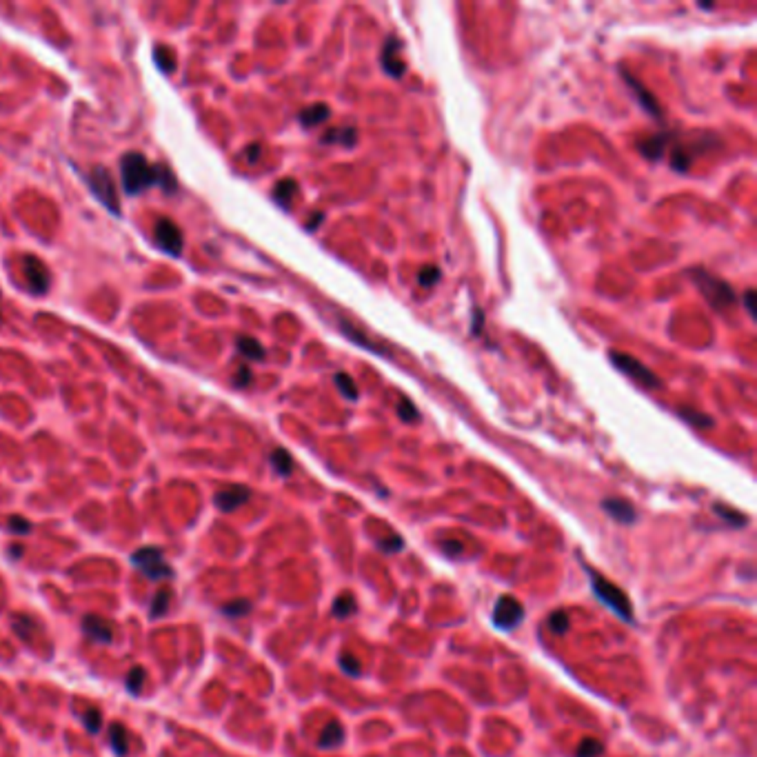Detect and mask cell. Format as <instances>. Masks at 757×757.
Masks as SVG:
<instances>
[{
	"instance_id": "6da1fadb",
	"label": "cell",
	"mask_w": 757,
	"mask_h": 757,
	"mask_svg": "<svg viewBox=\"0 0 757 757\" xmlns=\"http://www.w3.org/2000/svg\"><path fill=\"white\" fill-rule=\"evenodd\" d=\"M120 178H122V187L129 196H138L144 189L154 187V184H162L167 191H176L174 176L164 167H154V164L138 152H129L122 156Z\"/></svg>"
},
{
	"instance_id": "7a4b0ae2",
	"label": "cell",
	"mask_w": 757,
	"mask_h": 757,
	"mask_svg": "<svg viewBox=\"0 0 757 757\" xmlns=\"http://www.w3.org/2000/svg\"><path fill=\"white\" fill-rule=\"evenodd\" d=\"M588 576H591V588H593L595 598L611 608L613 613H618L624 622H633V606L624 591L620 586L611 584L604 576L595 573L593 568H588Z\"/></svg>"
},
{
	"instance_id": "3957f363",
	"label": "cell",
	"mask_w": 757,
	"mask_h": 757,
	"mask_svg": "<svg viewBox=\"0 0 757 757\" xmlns=\"http://www.w3.org/2000/svg\"><path fill=\"white\" fill-rule=\"evenodd\" d=\"M691 278L697 285V289L704 293V298L709 300V305L713 309L722 311V309H729V307L735 305V291L724 280L715 278V275L706 273L704 269H693Z\"/></svg>"
},
{
	"instance_id": "277c9868",
	"label": "cell",
	"mask_w": 757,
	"mask_h": 757,
	"mask_svg": "<svg viewBox=\"0 0 757 757\" xmlns=\"http://www.w3.org/2000/svg\"><path fill=\"white\" fill-rule=\"evenodd\" d=\"M132 564L134 568H138L144 578H149L154 582L160 580H169L174 578V568L164 560L162 551L158 546H142L138 551L132 553Z\"/></svg>"
},
{
	"instance_id": "5b68a950",
	"label": "cell",
	"mask_w": 757,
	"mask_h": 757,
	"mask_svg": "<svg viewBox=\"0 0 757 757\" xmlns=\"http://www.w3.org/2000/svg\"><path fill=\"white\" fill-rule=\"evenodd\" d=\"M608 356H611V362L620 369L624 376H629L637 384L646 386V389H657V386H662V380L651 371L649 366H644L637 358L626 356V354H615V351H611Z\"/></svg>"
},
{
	"instance_id": "8992f818",
	"label": "cell",
	"mask_w": 757,
	"mask_h": 757,
	"mask_svg": "<svg viewBox=\"0 0 757 757\" xmlns=\"http://www.w3.org/2000/svg\"><path fill=\"white\" fill-rule=\"evenodd\" d=\"M89 187L94 189L96 198L102 202V205L112 211L114 216L120 213V200H118V191H116V184H114V178L112 174H109L105 167H94L91 169V176H89Z\"/></svg>"
},
{
	"instance_id": "52a82bcc",
	"label": "cell",
	"mask_w": 757,
	"mask_h": 757,
	"mask_svg": "<svg viewBox=\"0 0 757 757\" xmlns=\"http://www.w3.org/2000/svg\"><path fill=\"white\" fill-rule=\"evenodd\" d=\"M524 620V608L513 595H500L493 606V624L502 631H511Z\"/></svg>"
},
{
	"instance_id": "ba28073f",
	"label": "cell",
	"mask_w": 757,
	"mask_h": 757,
	"mask_svg": "<svg viewBox=\"0 0 757 757\" xmlns=\"http://www.w3.org/2000/svg\"><path fill=\"white\" fill-rule=\"evenodd\" d=\"M21 269H23V278L27 282V289L31 293H47L51 275H49V269L45 267L43 260H38V258H33V255H23Z\"/></svg>"
},
{
	"instance_id": "9c48e42d",
	"label": "cell",
	"mask_w": 757,
	"mask_h": 757,
	"mask_svg": "<svg viewBox=\"0 0 757 757\" xmlns=\"http://www.w3.org/2000/svg\"><path fill=\"white\" fill-rule=\"evenodd\" d=\"M156 243L162 251H167L169 255H180L182 251V233L178 229V225L169 218H160L156 223V231H154Z\"/></svg>"
},
{
	"instance_id": "30bf717a",
	"label": "cell",
	"mask_w": 757,
	"mask_h": 757,
	"mask_svg": "<svg viewBox=\"0 0 757 757\" xmlns=\"http://www.w3.org/2000/svg\"><path fill=\"white\" fill-rule=\"evenodd\" d=\"M251 497V491L243 485H233V487H227L223 491H218L213 495V504L223 511V513H231L235 509L243 507L247 500Z\"/></svg>"
},
{
	"instance_id": "8fae6325",
	"label": "cell",
	"mask_w": 757,
	"mask_h": 757,
	"mask_svg": "<svg viewBox=\"0 0 757 757\" xmlns=\"http://www.w3.org/2000/svg\"><path fill=\"white\" fill-rule=\"evenodd\" d=\"M83 631L89 640H94L96 644H112L114 642V629L107 620L87 613L83 618Z\"/></svg>"
},
{
	"instance_id": "7c38bea8",
	"label": "cell",
	"mask_w": 757,
	"mask_h": 757,
	"mask_svg": "<svg viewBox=\"0 0 757 757\" xmlns=\"http://www.w3.org/2000/svg\"><path fill=\"white\" fill-rule=\"evenodd\" d=\"M398 53H400V43L396 38H389V41H386V45L382 47L380 65L391 78H402L404 69H407V65H404V60L398 56Z\"/></svg>"
},
{
	"instance_id": "4fadbf2b",
	"label": "cell",
	"mask_w": 757,
	"mask_h": 757,
	"mask_svg": "<svg viewBox=\"0 0 757 757\" xmlns=\"http://www.w3.org/2000/svg\"><path fill=\"white\" fill-rule=\"evenodd\" d=\"M602 509L611 515L613 520L622 522V524H631L635 520V509L631 502L620 500V497H606L602 502Z\"/></svg>"
},
{
	"instance_id": "5bb4252c",
	"label": "cell",
	"mask_w": 757,
	"mask_h": 757,
	"mask_svg": "<svg viewBox=\"0 0 757 757\" xmlns=\"http://www.w3.org/2000/svg\"><path fill=\"white\" fill-rule=\"evenodd\" d=\"M342 742H344V729H342L340 722H336V719H334V722H329V724L322 729L320 740H318V746H320V748H336V746H340Z\"/></svg>"
},
{
	"instance_id": "9a60e30c",
	"label": "cell",
	"mask_w": 757,
	"mask_h": 757,
	"mask_svg": "<svg viewBox=\"0 0 757 757\" xmlns=\"http://www.w3.org/2000/svg\"><path fill=\"white\" fill-rule=\"evenodd\" d=\"M667 144H669V136H667V134L651 136V138H646V140L640 142V152H642L646 158L657 160V158L664 156V149H667Z\"/></svg>"
},
{
	"instance_id": "2e32d148",
	"label": "cell",
	"mask_w": 757,
	"mask_h": 757,
	"mask_svg": "<svg viewBox=\"0 0 757 757\" xmlns=\"http://www.w3.org/2000/svg\"><path fill=\"white\" fill-rule=\"evenodd\" d=\"M329 116H331L329 107L324 102H318V105H311V107L302 109V112H300V122H302V127L309 129V127L322 125Z\"/></svg>"
},
{
	"instance_id": "e0dca14e",
	"label": "cell",
	"mask_w": 757,
	"mask_h": 757,
	"mask_svg": "<svg viewBox=\"0 0 757 757\" xmlns=\"http://www.w3.org/2000/svg\"><path fill=\"white\" fill-rule=\"evenodd\" d=\"M109 746L118 757H125L129 753V742H127V731L122 724L114 722L109 724Z\"/></svg>"
},
{
	"instance_id": "ac0fdd59",
	"label": "cell",
	"mask_w": 757,
	"mask_h": 757,
	"mask_svg": "<svg viewBox=\"0 0 757 757\" xmlns=\"http://www.w3.org/2000/svg\"><path fill=\"white\" fill-rule=\"evenodd\" d=\"M356 140H358V132L354 127L331 129V132H327L322 136V142H327V144H344V147H349V144H356Z\"/></svg>"
},
{
	"instance_id": "d6986e66",
	"label": "cell",
	"mask_w": 757,
	"mask_h": 757,
	"mask_svg": "<svg viewBox=\"0 0 757 757\" xmlns=\"http://www.w3.org/2000/svg\"><path fill=\"white\" fill-rule=\"evenodd\" d=\"M624 78H626V83H629L631 85V89L635 91V94H637V98H640V102L644 105V109H646V112H649V114H653V116H660L662 112H660V105H657V100L649 94V91H646L635 78H631L629 76V73H624Z\"/></svg>"
},
{
	"instance_id": "ffe728a7",
	"label": "cell",
	"mask_w": 757,
	"mask_h": 757,
	"mask_svg": "<svg viewBox=\"0 0 757 757\" xmlns=\"http://www.w3.org/2000/svg\"><path fill=\"white\" fill-rule=\"evenodd\" d=\"M169 606H171V591L169 588H160L158 593L154 595L152 604H149V618L152 620H158L162 615L169 613Z\"/></svg>"
},
{
	"instance_id": "44dd1931",
	"label": "cell",
	"mask_w": 757,
	"mask_h": 757,
	"mask_svg": "<svg viewBox=\"0 0 757 757\" xmlns=\"http://www.w3.org/2000/svg\"><path fill=\"white\" fill-rule=\"evenodd\" d=\"M235 344H238V351H240V354H243L245 358H249V360H265V346L258 342V340L243 336V338H238Z\"/></svg>"
},
{
	"instance_id": "7402d4cb",
	"label": "cell",
	"mask_w": 757,
	"mask_h": 757,
	"mask_svg": "<svg viewBox=\"0 0 757 757\" xmlns=\"http://www.w3.org/2000/svg\"><path fill=\"white\" fill-rule=\"evenodd\" d=\"M295 191H298V184H295L293 180H282V182L275 184L273 198H275V202H278V205L289 207L291 200H293V196H295Z\"/></svg>"
},
{
	"instance_id": "603a6c76",
	"label": "cell",
	"mask_w": 757,
	"mask_h": 757,
	"mask_svg": "<svg viewBox=\"0 0 757 757\" xmlns=\"http://www.w3.org/2000/svg\"><path fill=\"white\" fill-rule=\"evenodd\" d=\"M356 611H358V602H356V598L351 595V593H342V595L334 602V615L340 618V620H344V618H349V615H354Z\"/></svg>"
},
{
	"instance_id": "cb8c5ba5",
	"label": "cell",
	"mask_w": 757,
	"mask_h": 757,
	"mask_svg": "<svg viewBox=\"0 0 757 757\" xmlns=\"http://www.w3.org/2000/svg\"><path fill=\"white\" fill-rule=\"evenodd\" d=\"M271 467L275 469V471H278L280 475H291V471H293V457L289 455V451H285V449H275L273 453H271Z\"/></svg>"
},
{
	"instance_id": "d4e9b609",
	"label": "cell",
	"mask_w": 757,
	"mask_h": 757,
	"mask_svg": "<svg viewBox=\"0 0 757 757\" xmlns=\"http://www.w3.org/2000/svg\"><path fill=\"white\" fill-rule=\"evenodd\" d=\"M11 624H14V631H16V635H18V637L25 640V642H29V640H31V635H33V631H36V622H33V618H29V615H16Z\"/></svg>"
},
{
	"instance_id": "484cf974",
	"label": "cell",
	"mask_w": 757,
	"mask_h": 757,
	"mask_svg": "<svg viewBox=\"0 0 757 757\" xmlns=\"http://www.w3.org/2000/svg\"><path fill=\"white\" fill-rule=\"evenodd\" d=\"M220 611H223V615H227V618H245V615L251 613V602L240 598V600L227 602L223 608H220Z\"/></svg>"
},
{
	"instance_id": "4316f807",
	"label": "cell",
	"mask_w": 757,
	"mask_h": 757,
	"mask_svg": "<svg viewBox=\"0 0 757 757\" xmlns=\"http://www.w3.org/2000/svg\"><path fill=\"white\" fill-rule=\"evenodd\" d=\"M142 684H144V669L142 667H134L125 677V689L132 695H138L142 691Z\"/></svg>"
},
{
	"instance_id": "83f0119b",
	"label": "cell",
	"mask_w": 757,
	"mask_h": 757,
	"mask_svg": "<svg viewBox=\"0 0 757 757\" xmlns=\"http://www.w3.org/2000/svg\"><path fill=\"white\" fill-rule=\"evenodd\" d=\"M604 753V744L598 742L595 737H584V740L580 742L578 746V753L576 757H600Z\"/></svg>"
},
{
	"instance_id": "f1b7e54d",
	"label": "cell",
	"mask_w": 757,
	"mask_h": 757,
	"mask_svg": "<svg viewBox=\"0 0 757 757\" xmlns=\"http://www.w3.org/2000/svg\"><path fill=\"white\" fill-rule=\"evenodd\" d=\"M83 724H85V729L91 735L100 733V729H102V713H100V709H96V706L87 709L85 715H83Z\"/></svg>"
},
{
	"instance_id": "f546056e",
	"label": "cell",
	"mask_w": 757,
	"mask_h": 757,
	"mask_svg": "<svg viewBox=\"0 0 757 757\" xmlns=\"http://www.w3.org/2000/svg\"><path fill=\"white\" fill-rule=\"evenodd\" d=\"M336 384L344 398H351V400L358 398V384L349 374H336Z\"/></svg>"
},
{
	"instance_id": "4dcf8cb0",
	"label": "cell",
	"mask_w": 757,
	"mask_h": 757,
	"mask_svg": "<svg viewBox=\"0 0 757 757\" xmlns=\"http://www.w3.org/2000/svg\"><path fill=\"white\" fill-rule=\"evenodd\" d=\"M713 511L719 515V518H724L726 522H731L733 526H744L748 520H746V515H742V513H737V511H733V509H729L726 504H715L713 507Z\"/></svg>"
},
{
	"instance_id": "1f68e13d",
	"label": "cell",
	"mask_w": 757,
	"mask_h": 757,
	"mask_svg": "<svg viewBox=\"0 0 757 757\" xmlns=\"http://www.w3.org/2000/svg\"><path fill=\"white\" fill-rule=\"evenodd\" d=\"M568 626H571V620H568V613H564V611H556V613L549 618V629H551L553 633H558V635H560V633H566Z\"/></svg>"
},
{
	"instance_id": "d6a6232c",
	"label": "cell",
	"mask_w": 757,
	"mask_h": 757,
	"mask_svg": "<svg viewBox=\"0 0 757 757\" xmlns=\"http://www.w3.org/2000/svg\"><path fill=\"white\" fill-rule=\"evenodd\" d=\"M7 531L14 535H29L31 522L27 518H21V515H11V518L7 520Z\"/></svg>"
},
{
	"instance_id": "836d02e7",
	"label": "cell",
	"mask_w": 757,
	"mask_h": 757,
	"mask_svg": "<svg viewBox=\"0 0 757 757\" xmlns=\"http://www.w3.org/2000/svg\"><path fill=\"white\" fill-rule=\"evenodd\" d=\"M154 58H156V65L162 69V71H167V73H171L174 71V65H176V60H174V56H171V51L167 49V47H158L156 49V53H154Z\"/></svg>"
},
{
	"instance_id": "e575fe53",
	"label": "cell",
	"mask_w": 757,
	"mask_h": 757,
	"mask_svg": "<svg viewBox=\"0 0 757 757\" xmlns=\"http://www.w3.org/2000/svg\"><path fill=\"white\" fill-rule=\"evenodd\" d=\"M340 667H342V671L349 673L351 677H358V675H360V662H358L356 655L342 653V655H340Z\"/></svg>"
},
{
	"instance_id": "d590c367",
	"label": "cell",
	"mask_w": 757,
	"mask_h": 757,
	"mask_svg": "<svg viewBox=\"0 0 757 757\" xmlns=\"http://www.w3.org/2000/svg\"><path fill=\"white\" fill-rule=\"evenodd\" d=\"M440 280V269L438 267H424L418 275V282L422 287H431Z\"/></svg>"
},
{
	"instance_id": "8d00e7d4",
	"label": "cell",
	"mask_w": 757,
	"mask_h": 757,
	"mask_svg": "<svg viewBox=\"0 0 757 757\" xmlns=\"http://www.w3.org/2000/svg\"><path fill=\"white\" fill-rule=\"evenodd\" d=\"M398 413H400V418H402L404 422H415V420H418V411H415V407H413L411 400H402V402L398 404Z\"/></svg>"
},
{
	"instance_id": "74e56055",
	"label": "cell",
	"mask_w": 757,
	"mask_h": 757,
	"mask_svg": "<svg viewBox=\"0 0 757 757\" xmlns=\"http://www.w3.org/2000/svg\"><path fill=\"white\" fill-rule=\"evenodd\" d=\"M380 551H384V553H398V551H402V546H404V540L400 538V535H391V538H384V540H380Z\"/></svg>"
},
{
	"instance_id": "f35d334b",
	"label": "cell",
	"mask_w": 757,
	"mask_h": 757,
	"mask_svg": "<svg viewBox=\"0 0 757 757\" xmlns=\"http://www.w3.org/2000/svg\"><path fill=\"white\" fill-rule=\"evenodd\" d=\"M679 413H682V415H684L687 420H691V422L695 424V427H699V429H704V427H711V424H713V420H711V418H706V415H702V413H695L693 409H682Z\"/></svg>"
},
{
	"instance_id": "ab89813d",
	"label": "cell",
	"mask_w": 757,
	"mask_h": 757,
	"mask_svg": "<svg viewBox=\"0 0 757 757\" xmlns=\"http://www.w3.org/2000/svg\"><path fill=\"white\" fill-rule=\"evenodd\" d=\"M440 549L445 551L447 556H451V558H453V556H460V553L465 551L462 542H457V540H447V542H442V544H440Z\"/></svg>"
},
{
	"instance_id": "60d3db41",
	"label": "cell",
	"mask_w": 757,
	"mask_h": 757,
	"mask_svg": "<svg viewBox=\"0 0 757 757\" xmlns=\"http://www.w3.org/2000/svg\"><path fill=\"white\" fill-rule=\"evenodd\" d=\"M249 380H251V374H249V369H247V366H240V369H238V378H235V384H238V386H245V384H249Z\"/></svg>"
},
{
	"instance_id": "b9f144b4",
	"label": "cell",
	"mask_w": 757,
	"mask_h": 757,
	"mask_svg": "<svg viewBox=\"0 0 757 757\" xmlns=\"http://www.w3.org/2000/svg\"><path fill=\"white\" fill-rule=\"evenodd\" d=\"M755 291H746V295H744V305H746V309H748V313H751V316H755Z\"/></svg>"
},
{
	"instance_id": "7bdbcfd3",
	"label": "cell",
	"mask_w": 757,
	"mask_h": 757,
	"mask_svg": "<svg viewBox=\"0 0 757 757\" xmlns=\"http://www.w3.org/2000/svg\"><path fill=\"white\" fill-rule=\"evenodd\" d=\"M9 556H11L14 560H21V556H23V546H21V544L11 546V549H9Z\"/></svg>"
},
{
	"instance_id": "ee69618b",
	"label": "cell",
	"mask_w": 757,
	"mask_h": 757,
	"mask_svg": "<svg viewBox=\"0 0 757 757\" xmlns=\"http://www.w3.org/2000/svg\"><path fill=\"white\" fill-rule=\"evenodd\" d=\"M258 152H260V147H253V149H249V162H255V156H258Z\"/></svg>"
}]
</instances>
